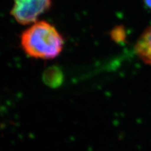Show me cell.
I'll use <instances>...</instances> for the list:
<instances>
[{
    "instance_id": "cell-3",
    "label": "cell",
    "mask_w": 151,
    "mask_h": 151,
    "mask_svg": "<svg viewBox=\"0 0 151 151\" xmlns=\"http://www.w3.org/2000/svg\"><path fill=\"white\" fill-rule=\"evenodd\" d=\"M135 51L143 62L151 66V25L143 32L138 39Z\"/></svg>"
},
{
    "instance_id": "cell-1",
    "label": "cell",
    "mask_w": 151,
    "mask_h": 151,
    "mask_svg": "<svg viewBox=\"0 0 151 151\" xmlns=\"http://www.w3.org/2000/svg\"><path fill=\"white\" fill-rule=\"evenodd\" d=\"M20 43L28 56L50 60L61 53L65 41L52 24L46 21H37L22 33Z\"/></svg>"
},
{
    "instance_id": "cell-4",
    "label": "cell",
    "mask_w": 151,
    "mask_h": 151,
    "mask_svg": "<svg viewBox=\"0 0 151 151\" xmlns=\"http://www.w3.org/2000/svg\"><path fill=\"white\" fill-rule=\"evenodd\" d=\"M147 7L151 9V0H143Z\"/></svg>"
},
{
    "instance_id": "cell-2",
    "label": "cell",
    "mask_w": 151,
    "mask_h": 151,
    "mask_svg": "<svg viewBox=\"0 0 151 151\" xmlns=\"http://www.w3.org/2000/svg\"><path fill=\"white\" fill-rule=\"evenodd\" d=\"M52 0H14L11 15L18 23L30 24L50 9Z\"/></svg>"
}]
</instances>
